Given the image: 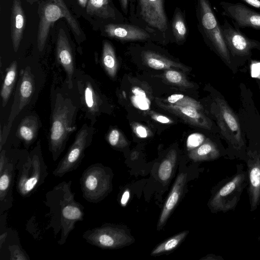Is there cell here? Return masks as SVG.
<instances>
[{
	"label": "cell",
	"mask_w": 260,
	"mask_h": 260,
	"mask_svg": "<svg viewBox=\"0 0 260 260\" xmlns=\"http://www.w3.org/2000/svg\"><path fill=\"white\" fill-rule=\"evenodd\" d=\"M247 185V170L243 164H237L236 173L222 179L212 190L208 203L211 212L226 213L235 210Z\"/></svg>",
	"instance_id": "cell-3"
},
{
	"label": "cell",
	"mask_w": 260,
	"mask_h": 260,
	"mask_svg": "<svg viewBox=\"0 0 260 260\" xmlns=\"http://www.w3.org/2000/svg\"><path fill=\"white\" fill-rule=\"evenodd\" d=\"M129 0H119L123 11L127 14L128 11V5Z\"/></svg>",
	"instance_id": "cell-42"
},
{
	"label": "cell",
	"mask_w": 260,
	"mask_h": 260,
	"mask_svg": "<svg viewBox=\"0 0 260 260\" xmlns=\"http://www.w3.org/2000/svg\"><path fill=\"white\" fill-rule=\"evenodd\" d=\"M221 28L230 54L233 56L247 57L251 55L252 49L260 50V42L248 38L227 20L221 24Z\"/></svg>",
	"instance_id": "cell-11"
},
{
	"label": "cell",
	"mask_w": 260,
	"mask_h": 260,
	"mask_svg": "<svg viewBox=\"0 0 260 260\" xmlns=\"http://www.w3.org/2000/svg\"><path fill=\"white\" fill-rule=\"evenodd\" d=\"M65 17L74 32L81 35L78 24L66 7L63 0H48L41 12L39 26L37 43L40 51L45 46L50 27L58 19Z\"/></svg>",
	"instance_id": "cell-9"
},
{
	"label": "cell",
	"mask_w": 260,
	"mask_h": 260,
	"mask_svg": "<svg viewBox=\"0 0 260 260\" xmlns=\"http://www.w3.org/2000/svg\"><path fill=\"white\" fill-rule=\"evenodd\" d=\"M17 73V61H13L7 70L1 89L2 105L4 107L9 98L16 81Z\"/></svg>",
	"instance_id": "cell-26"
},
{
	"label": "cell",
	"mask_w": 260,
	"mask_h": 260,
	"mask_svg": "<svg viewBox=\"0 0 260 260\" xmlns=\"http://www.w3.org/2000/svg\"><path fill=\"white\" fill-rule=\"evenodd\" d=\"M113 174L111 169L100 163L87 168L80 179L83 198L91 203H98L104 199L112 188Z\"/></svg>",
	"instance_id": "cell-5"
},
{
	"label": "cell",
	"mask_w": 260,
	"mask_h": 260,
	"mask_svg": "<svg viewBox=\"0 0 260 260\" xmlns=\"http://www.w3.org/2000/svg\"><path fill=\"white\" fill-rule=\"evenodd\" d=\"M139 13L143 21L153 29L165 32L168 19L164 8V0H138Z\"/></svg>",
	"instance_id": "cell-13"
},
{
	"label": "cell",
	"mask_w": 260,
	"mask_h": 260,
	"mask_svg": "<svg viewBox=\"0 0 260 260\" xmlns=\"http://www.w3.org/2000/svg\"><path fill=\"white\" fill-rule=\"evenodd\" d=\"M8 236V232H4L0 235V248L2 249L3 245L4 244Z\"/></svg>",
	"instance_id": "cell-45"
},
{
	"label": "cell",
	"mask_w": 260,
	"mask_h": 260,
	"mask_svg": "<svg viewBox=\"0 0 260 260\" xmlns=\"http://www.w3.org/2000/svg\"><path fill=\"white\" fill-rule=\"evenodd\" d=\"M205 141V136L199 133H193L190 135L187 139V147L188 150L194 149L201 144Z\"/></svg>",
	"instance_id": "cell-36"
},
{
	"label": "cell",
	"mask_w": 260,
	"mask_h": 260,
	"mask_svg": "<svg viewBox=\"0 0 260 260\" xmlns=\"http://www.w3.org/2000/svg\"><path fill=\"white\" fill-rule=\"evenodd\" d=\"M171 26L173 35L178 42L184 41L187 31L184 17L179 9H176L172 20Z\"/></svg>",
	"instance_id": "cell-30"
},
{
	"label": "cell",
	"mask_w": 260,
	"mask_h": 260,
	"mask_svg": "<svg viewBox=\"0 0 260 260\" xmlns=\"http://www.w3.org/2000/svg\"><path fill=\"white\" fill-rule=\"evenodd\" d=\"M129 198V191L128 189L125 190L121 197V199L120 200V204L122 207H125Z\"/></svg>",
	"instance_id": "cell-40"
},
{
	"label": "cell",
	"mask_w": 260,
	"mask_h": 260,
	"mask_svg": "<svg viewBox=\"0 0 260 260\" xmlns=\"http://www.w3.org/2000/svg\"><path fill=\"white\" fill-rule=\"evenodd\" d=\"M164 75L166 80L170 83L186 87L192 86L185 77L178 71L169 70L165 72Z\"/></svg>",
	"instance_id": "cell-34"
},
{
	"label": "cell",
	"mask_w": 260,
	"mask_h": 260,
	"mask_svg": "<svg viewBox=\"0 0 260 260\" xmlns=\"http://www.w3.org/2000/svg\"><path fill=\"white\" fill-rule=\"evenodd\" d=\"M257 84H258V88H259V90H260V81H257Z\"/></svg>",
	"instance_id": "cell-47"
},
{
	"label": "cell",
	"mask_w": 260,
	"mask_h": 260,
	"mask_svg": "<svg viewBox=\"0 0 260 260\" xmlns=\"http://www.w3.org/2000/svg\"><path fill=\"white\" fill-rule=\"evenodd\" d=\"M135 131L137 135L141 138H146L148 136L147 130L142 125L137 126L136 127Z\"/></svg>",
	"instance_id": "cell-39"
},
{
	"label": "cell",
	"mask_w": 260,
	"mask_h": 260,
	"mask_svg": "<svg viewBox=\"0 0 260 260\" xmlns=\"http://www.w3.org/2000/svg\"><path fill=\"white\" fill-rule=\"evenodd\" d=\"M34 80L30 69L26 68L23 72L16 100L15 99L12 111L6 127L11 129L12 122L16 116L29 102L34 90Z\"/></svg>",
	"instance_id": "cell-15"
},
{
	"label": "cell",
	"mask_w": 260,
	"mask_h": 260,
	"mask_svg": "<svg viewBox=\"0 0 260 260\" xmlns=\"http://www.w3.org/2000/svg\"><path fill=\"white\" fill-rule=\"evenodd\" d=\"M76 107L62 95H56L52 113L49 149L56 161L63 151L70 134L75 131L74 121Z\"/></svg>",
	"instance_id": "cell-2"
},
{
	"label": "cell",
	"mask_w": 260,
	"mask_h": 260,
	"mask_svg": "<svg viewBox=\"0 0 260 260\" xmlns=\"http://www.w3.org/2000/svg\"><path fill=\"white\" fill-rule=\"evenodd\" d=\"M24 17L20 0H14L11 18V36L15 52H17L22 38Z\"/></svg>",
	"instance_id": "cell-21"
},
{
	"label": "cell",
	"mask_w": 260,
	"mask_h": 260,
	"mask_svg": "<svg viewBox=\"0 0 260 260\" xmlns=\"http://www.w3.org/2000/svg\"><path fill=\"white\" fill-rule=\"evenodd\" d=\"M223 153L217 145L208 139L197 148L192 150L189 157L194 161H206L216 159L221 157Z\"/></svg>",
	"instance_id": "cell-23"
},
{
	"label": "cell",
	"mask_w": 260,
	"mask_h": 260,
	"mask_svg": "<svg viewBox=\"0 0 260 260\" xmlns=\"http://www.w3.org/2000/svg\"><path fill=\"white\" fill-rule=\"evenodd\" d=\"M72 181H62L45 194V205L49 209L45 216L48 217L46 229H52L54 236L60 233L57 241L63 245L76 223L83 220L84 207L75 199L71 190Z\"/></svg>",
	"instance_id": "cell-1"
},
{
	"label": "cell",
	"mask_w": 260,
	"mask_h": 260,
	"mask_svg": "<svg viewBox=\"0 0 260 260\" xmlns=\"http://www.w3.org/2000/svg\"><path fill=\"white\" fill-rule=\"evenodd\" d=\"M156 120L162 123H168L170 122V119L163 115H158L156 117Z\"/></svg>",
	"instance_id": "cell-43"
},
{
	"label": "cell",
	"mask_w": 260,
	"mask_h": 260,
	"mask_svg": "<svg viewBox=\"0 0 260 260\" xmlns=\"http://www.w3.org/2000/svg\"><path fill=\"white\" fill-rule=\"evenodd\" d=\"M87 1V0H79V2L82 6H85L86 4Z\"/></svg>",
	"instance_id": "cell-46"
},
{
	"label": "cell",
	"mask_w": 260,
	"mask_h": 260,
	"mask_svg": "<svg viewBox=\"0 0 260 260\" xmlns=\"http://www.w3.org/2000/svg\"><path fill=\"white\" fill-rule=\"evenodd\" d=\"M188 233V231H183L164 241L151 251V255L154 256L174 250L184 240Z\"/></svg>",
	"instance_id": "cell-29"
},
{
	"label": "cell",
	"mask_w": 260,
	"mask_h": 260,
	"mask_svg": "<svg viewBox=\"0 0 260 260\" xmlns=\"http://www.w3.org/2000/svg\"><path fill=\"white\" fill-rule=\"evenodd\" d=\"M187 174L180 173L177 177L172 190L167 199L157 225V230H160L166 224L173 210L180 200L186 184Z\"/></svg>",
	"instance_id": "cell-17"
},
{
	"label": "cell",
	"mask_w": 260,
	"mask_h": 260,
	"mask_svg": "<svg viewBox=\"0 0 260 260\" xmlns=\"http://www.w3.org/2000/svg\"><path fill=\"white\" fill-rule=\"evenodd\" d=\"M107 139L109 143L113 147H120L124 145V141L121 140L120 133L116 129L110 131Z\"/></svg>",
	"instance_id": "cell-37"
},
{
	"label": "cell",
	"mask_w": 260,
	"mask_h": 260,
	"mask_svg": "<svg viewBox=\"0 0 260 260\" xmlns=\"http://www.w3.org/2000/svg\"><path fill=\"white\" fill-rule=\"evenodd\" d=\"M105 31L109 36L121 41H142L150 37L144 29L125 24H108L105 26Z\"/></svg>",
	"instance_id": "cell-18"
},
{
	"label": "cell",
	"mask_w": 260,
	"mask_h": 260,
	"mask_svg": "<svg viewBox=\"0 0 260 260\" xmlns=\"http://www.w3.org/2000/svg\"><path fill=\"white\" fill-rule=\"evenodd\" d=\"M15 165L9 161L0 172V214L10 209L13 203V188L15 180Z\"/></svg>",
	"instance_id": "cell-16"
},
{
	"label": "cell",
	"mask_w": 260,
	"mask_h": 260,
	"mask_svg": "<svg viewBox=\"0 0 260 260\" xmlns=\"http://www.w3.org/2000/svg\"><path fill=\"white\" fill-rule=\"evenodd\" d=\"M9 160L6 156V150H2L0 153V172L6 167Z\"/></svg>",
	"instance_id": "cell-38"
},
{
	"label": "cell",
	"mask_w": 260,
	"mask_h": 260,
	"mask_svg": "<svg viewBox=\"0 0 260 260\" xmlns=\"http://www.w3.org/2000/svg\"><path fill=\"white\" fill-rule=\"evenodd\" d=\"M203 259H212V260H223V258L220 256L215 255L214 254H209L206 256L203 257Z\"/></svg>",
	"instance_id": "cell-44"
},
{
	"label": "cell",
	"mask_w": 260,
	"mask_h": 260,
	"mask_svg": "<svg viewBox=\"0 0 260 260\" xmlns=\"http://www.w3.org/2000/svg\"><path fill=\"white\" fill-rule=\"evenodd\" d=\"M167 101L170 104L181 106H191L202 110V105L195 100L182 94H174L167 98Z\"/></svg>",
	"instance_id": "cell-32"
},
{
	"label": "cell",
	"mask_w": 260,
	"mask_h": 260,
	"mask_svg": "<svg viewBox=\"0 0 260 260\" xmlns=\"http://www.w3.org/2000/svg\"><path fill=\"white\" fill-rule=\"evenodd\" d=\"M257 240L260 243V234H259V236L257 237Z\"/></svg>",
	"instance_id": "cell-48"
},
{
	"label": "cell",
	"mask_w": 260,
	"mask_h": 260,
	"mask_svg": "<svg viewBox=\"0 0 260 260\" xmlns=\"http://www.w3.org/2000/svg\"><path fill=\"white\" fill-rule=\"evenodd\" d=\"M177 160V153L171 150L162 160L158 169V176L161 181L166 182L171 178Z\"/></svg>",
	"instance_id": "cell-28"
},
{
	"label": "cell",
	"mask_w": 260,
	"mask_h": 260,
	"mask_svg": "<svg viewBox=\"0 0 260 260\" xmlns=\"http://www.w3.org/2000/svg\"><path fill=\"white\" fill-rule=\"evenodd\" d=\"M83 99L85 105L89 113L94 114L99 111V96L92 85L89 82H86L83 88Z\"/></svg>",
	"instance_id": "cell-31"
},
{
	"label": "cell",
	"mask_w": 260,
	"mask_h": 260,
	"mask_svg": "<svg viewBox=\"0 0 260 260\" xmlns=\"http://www.w3.org/2000/svg\"><path fill=\"white\" fill-rule=\"evenodd\" d=\"M15 166L18 171L16 190L23 198L31 196L44 183L49 174L39 143L26 158L20 160Z\"/></svg>",
	"instance_id": "cell-4"
},
{
	"label": "cell",
	"mask_w": 260,
	"mask_h": 260,
	"mask_svg": "<svg viewBox=\"0 0 260 260\" xmlns=\"http://www.w3.org/2000/svg\"><path fill=\"white\" fill-rule=\"evenodd\" d=\"M197 18L202 34L219 55L227 63H231L229 50L221 28L209 0H197Z\"/></svg>",
	"instance_id": "cell-6"
},
{
	"label": "cell",
	"mask_w": 260,
	"mask_h": 260,
	"mask_svg": "<svg viewBox=\"0 0 260 260\" xmlns=\"http://www.w3.org/2000/svg\"><path fill=\"white\" fill-rule=\"evenodd\" d=\"M158 104L162 108L180 116L192 124L209 129L211 128L210 121L200 110L191 106L164 105L161 103Z\"/></svg>",
	"instance_id": "cell-20"
},
{
	"label": "cell",
	"mask_w": 260,
	"mask_h": 260,
	"mask_svg": "<svg viewBox=\"0 0 260 260\" xmlns=\"http://www.w3.org/2000/svg\"><path fill=\"white\" fill-rule=\"evenodd\" d=\"M132 92L131 100L135 107L142 110H148L150 102L147 98L145 91L139 87H136L133 89Z\"/></svg>",
	"instance_id": "cell-33"
},
{
	"label": "cell",
	"mask_w": 260,
	"mask_h": 260,
	"mask_svg": "<svg viewBox=\"0 0 260 260\" xmlns=\"http://www.w3.org/2000/svg\"><path fill=\"white\" fill-rule=\"evenodd\" d=\"M82 237L89 244L104 249L120 248L135 241L123 228L110 223L88 230Z\"/></svg>",
	"instance_id": "cell-8"
},
{
	"label": "cell",
	"mask_w": 260,
	"mask_h": 260,
	"mask_svg": "<svg viewBox=\"0 0 260 260\" xmlns=\"http://www.w3.org/2000/svg\"><path fill=\"white\" fill-rule=\"evenodd\" d=\"M216 101L219 111L217 115L218 125L233 151L231 159L238 158L245 161L246 158L245 144L239 119L224 100L217 98Z\"/></svg>",
	"instance_id": "cell-7"
},
{
	"label": "cell",
	"mask_w": 260,
	"mask_h": 260,
	"mask_svg": "<svg viewBox=\"0 0 260 260\" xmlns=\"http://www.w3.org/2000/svg\"><path fill=\"white\" fill-rule=\"evenodd\" d=\"M39 128L38 121L36 117L28 116L24 117L20 123L17 130V137L22 140L26 146L35 140Z\"/></svg>",
	"instance_id": "cell-24"
},
{
	"label": "cell",
	"mask_w": 260,
	"mask_h": 260,
	"mask_svg": "<svg viewBox=\"0 0 260 260\" xmlns=\"http://www.w3.org/2000/svg\"><path fill=\"white\" fill-rule=\"evenodd\" d=\"M254 8L260 9V0H240Z\"/></svg>",
	"instance_id": "cell-41"
},
{
	"label": "cell",
	"mask_w": 260,
	"mask_h": 260,
	"mask_svg": "<svg viewBox=\"0 0 260 260\" xmlns=\"http://www.w3.org/2000/svg\"><path fill=\"white\" fill-rule=\"evenodd\" d=\"M144 62L150 68L155 70L178 68L187 72L189 69L181 63L172 61L158 53L147 51L143 54Z\"/></svg>",
	"instance_id": "cell-22"
},
{
	"label": "cell",
	"mask_w": 260,
	"mask_h": 260,
	"mask_svg": "<svg viewBox=\"0 0 260 260\" xmlns=\"http://www.w3.org/2000/svg\"><path fill=\"white\" fill-rule=\"evenodd\" d=\"M57 58L65 70L70 88L72 87V77L74 72V63L68 39L62 29L59 30L56 46Z\"/></svg>",
	"instance_id": "cell-19"
},
{
	"label": "cell",
	"mask_w": 260,
	"mask_h": 260,
	"mask_svg": "<svg viewBox=\"0 0 260 260\" xmlns=\"http://www.w3.org/2000/svg\"><path fill=\"white\" fill-rule=\"evenodd\" d=\"M90 138L88 128L85 125L78 132L74 142L53 170L54 176L61 177L79 167L85 149L90 145Z\"/></svg>",
	"instance_id": "cell-10"
},
{
	"label": "cell",
	"mask_w": 260,
	"mask_h": 260,
	"mask_svg": "<svg viewBox=\"0 0 260 260\" xmlns=\"http://www.w3.org/2000/svg\"><path fill=\"white\" fill-rule=\"evenodd\" d=\"M102 61L108 74L112 78L114 77L118 64L114 49L108 41H105L103 44Z\"/></svg>",
	"instance_id": "cell-27"
},
{
	"label": "cell",
	"mask_w": 260,
	"mask_h": 260,
	"mask_svg": "<svg viewBox=\"0 0 260 260\" xmlns=\"http://www.w3.org/2000/svg\"><path fill=\"white\" fill-rule=\"evenodd\" d=\"M111 0H89L87 12L104 18H114L115 11Z\"/></svg>",
	"instance_id": "cell-25"
},
{
	"label": "cell",
	"mask_w": 260,
	"mask_h": 260,
	"mask_svg": "<svg viewBox=\"0 0 260 260\" xmlns=\"http://www.w3.org/2000/svg\"><path fill=\"white\" fill-rule=\"evenodd\" d=\"M222 14L230 18L238 28H251L260 30V13L241 3H220Z\"/></svg>",
	"instance_id": "cell-12"
},
{
	"label": "cell",
	"mask_w": 260,
	"mask_h": 260,
	"mask_svg": "<svg viewBox=\"0 0 260 260\" xmlns=\"http://www.w3.org/2000/svg\"><path fill=\"white\" fill-rule=\"evenodd\" d=\"M245 162L247 166V190L250 211L253 212L260 205V156L254 152L247 151Z\"/></svg>",
	"instance_id": "cell-14"
},
{
	"label": "cell",
	"mask_w": 260,
	"mask_h": 260,
	"mask_svg": "<svg viewBox=\"0 0 260 260\" xmlns=\"http://www.w3.org/2000/svg\"><path fill=\"white\" fill-rule=\"evenodd\" d=\"M8 249L10 252V260H28L30 259L25 251L19 245L13 244L9 245Z\"/></svg>",
	"instance_id": "cell-35"
}]
</instances>
